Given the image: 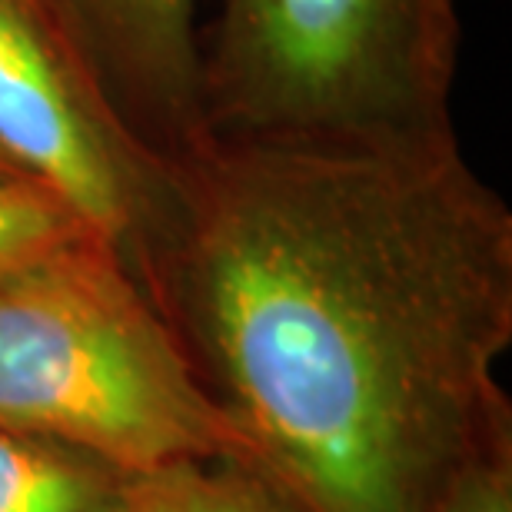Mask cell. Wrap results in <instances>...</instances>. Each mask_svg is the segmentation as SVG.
I'll list each match as a JSON object with an SVG mask.
<instances>
[{
  "label": "cell",
  "instance_id": "obj_1",
  "mask_svg": "<svg viewBox=\"0 0 512 512\" xmlns=\"http://www.w3.org/2000/svg\"><path fill=\"white\" fill-rule=\"evenodd\" d=\"M163 157L127 263L240 453L306 512H436L512 416V210L453 127Z\"/></svg>",
  "mask_w": 512,
  "mask_h": 512
},
{
  "label": "cell",
  "instance_id": "obj_2",
  "mask_svg": "<svg viewBox=\"0 0 512 512\" xmlns=\"http://www.w3.org/2000/svg\"><path fill=\"white\" fill-rule=\"evenodd\" d=\"M0 429L130 473L240 453L137 273L104 237L0 283Z\"/></svg>",
  "mask_w": 512,
  "mask_h": 512
},
{
  "label": "cell",
  "instance_id": "obj_3",
  "mask_svg": "<svg viewBox=\"0 0 512 512\" xmlns=\"http://www.w3.org/2000/svg\"><path fill=\"white\" fill-rule=\"evenodd\" d=\"M453 0H223L203 133L386 137L449 127Z\"/></svg>",
  "mask_w": 512,
  "mask_h": 512
},
{
  "label": "cell",
  "instance_id": "obj_4",
  "mask_svg": "<svg viewBox=\"0 0 512 512\" xmlns=\"http://www.w3.org/2000/svg\"><path fill=\"white\" fill-rule=\"evenodd\" d=\"M0 153L124 260L167 193V157L114 107L47 0H0Z\"/></svg>",
  "mask_w": 512,
  "mask_h": 512
},
{
  "label": "cell",
  "instance_id": "obj_5",
  "mask_svg": "<svg viewBox=\"0 0 512 512\" xmlns=\"http://www.w3.org/2000/svg\"><path fill=\"white\" fill-rule=\"evenodd\" d=\"M100 87L150 147L173 153L203 133L197 0H54Z\"/></svg>",
  "mask_w": 512,
  "mask_h": 512
},
{
  "label": "cell",
  "instance_id": "obj_6",
  "mask_svg": "<svg viewBox=\"0 0 512 512\" xmlns=\"http://www.w3.org/2000/svg\"><path fill=\"white\" fill-rule=\"evenodd\" d=\"M130 479L84 449L0 429V512H124Z\"/></svg>",
  "mask_w": 512,
  "mask_h": 512
},
{
  "label": "cell",
  "instance_id": "obj_7",
  "mask_svg": "<svg viewBox=\"0 0 512 512\" xmlns=\"http://www.w3.org/2000/svg\"><path fill=\"white\" fill-rule=\"evenodd\" d=\"M124 512H306L240 453L173 459L133 473Z\"/></svg>",
  "mask_w": 512,
  "mask_h": 512
},
{
  "label": "cell",
  "instance_id": "obj_8",
  "mask_svg": "<svg viewBox=\"0 0 512 512\" xmlns=\"http://www.w3.org/2000/svg\"><path fill=\"white\" fill-rule=\"evenodd\" d=\"M100 233L34 177H0V283Z\"/></svg>",
  "mask_w": 512,
  "mask_h": 512
},
{
  "label": "cell",
  "instance_id": "obj_9",
  "mask_svg": "<svg viewBox=\"0 0 512 512\" xmlns=\"http://www.w3.org/2000/svg\"><path fill=\"white\" fill-rule=\"evenodd\" d=\"M436 512H512V416L466 459Z\"/></svg>",
  "mask_w": 512,
  "mask_h": 512
},
{
  "label": "cell",
  "instance_id": "obj_10",
  "mask_svg": "<svg viewBox=\"0 0 512 512\" xmlns=\"http://www.w3.org/2000/svg\"><path fill=\"white\" fill-rule=\"evenodd\" d=\"M0 177H30V173H24L17 163H10L4 153H0Z\"/></svg>",
  "mask_w": 512,
  "mask_h": 512
},
{
  "label": "cell",
  "instance_id": "obj_11",
  "mask_svg": "<svg viewBox=\"0 0 512 512\" xmlns=\"http://www.w3.org/2000/svg\"><path fill=\"white\" fill-rule=\"evenodd\" d=\"M47 4H54V0H47ZM54 10H57V7H54Z\"/></svg>",
  "mask_w": 512,
  "mask_h": 512
}]
</instances>
